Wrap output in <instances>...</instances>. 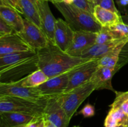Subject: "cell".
<instances>
[{
	"instance_id": "obj_1",
	"label": "cell",
	"mask_w": 128,
	"mask_h": 127,
	"mask_svg": "<svg viewBox=\"0 0 128 127\" xmlns=\"http://www.w3.org/2000/svg\"><path fill=\"white\" fill-rule=\"evenodd\" d=\"M36 52L38 57V67L50 78L70 72L90 61L82 57H72L50 42L47 46Z\"/></svg>"
},
{
	"instance_id": "obj_2",
	"label": "cell",
	"mask_w": 128,
	"mask_h": 127,
	"mask_svg": "<svg viewBox=\"0 0 128 127\" xmlns=\"http://www.w3.org/2000/svg\"><path fill=\"white\" fill-rule=\"evenodd\" d=\"M53 5L74 31H86L98 33L102 28L93 14L72 4L54 2Z\"/></svg>"
},
{
	"instance_id": "obj_3",
	"label": "cell",
	"mask_w": 128,
	"mask_h": 127,
	"mask_svg": "<svg viewBox=\"0 0 128 127\" xmlns=\"http://www.w3.org/2000/svg\"><path fill=\"white\" fill-rule=\"evenodd\" d=\"M46 103L12 96H0V112H14L42 118Z\"/></svg>"
},
{
	"instance_id": "obj_4",
	"label": "cell",
	"mask_w": 128,
	"mask_h": 127,
	"mask_svg": "<svg viewBox=\"0 0 128 127\" xmlns=\"http://www.w3.org/2000/svg\"><path fill=\"white\" fill-rule=\"evenodd\" d=\"M94 90H96V86L90 80L61 95L62 108L70 120L82 102Z\"/></svg>"
},
{
	"instance_id": "obj_5",
	"label": "cell",
	"mask_w": 128,
	"mask_h": 127,
	"mask_svg": "<svg viewBox=\"0 0 128 127\" xmlns=\"http://www.w3.org/2000/svg\"><path fill=\"white\" fill-rule=\"evenodd\" d=\"M38 54L30 58L0 67V82H11L18 81L27 76L38 67Z\"/></svg>"
},
{
	"instance_id": "obj_6",
	"label": "cell",
	"mask_w": 128,
	"mask_h": 127,
	"mask_svg": "<svg viewBox=\"0 0 128 127\" xmlns=\"http://www.w3.org/2000/svg\"><path fill=\"white\" fill-rule=\"evenodd\" d=\"M4 95L20 97L42 103H46L50 97L43 95L37 87H22L20 80L0 82V96Z\"/></svg>"
},
{
	"instance_id": "obj_7",
	"label": "cell",
	"mask_w": 128,
	"mask_h": 127,
	"mask_svg": "<svg viewBox=\"0 0 128 127\" xmlns=\"http://www.w3.org/2000/svg\"><path fill=\"white\" fill-rule=\"evenodd\" d=\"M43 118L56 127H68L71 120L62 106L61 95L50 97L46 101Z\"/></svg>"
},
{
	"instance_id": "obj_8",
	"label": "cell",
	"mask_w": 128,
	"mask_h": 127,
	"mask_svg": "<svg viewBox=\"0 0 128 127\" xmlns=\"http://www.w3.org/2000/svg\"><path fill=\"white\" fill-rule=\"evenodd\" d=\"M98 60L91 59L70 71L68 86L65 93L89 82L100 67Z\"/></svg>"
},
{
	"instance_id": "obj_9",
	"label": "cell",
	"mask_w": 128,
	"mask_h": 127,
	"mask_svg": "<svg viewBox=\"0 0 128 127\" xmlns=\"http://www.w3.org/2000/svg\"><path fill=\"white\" fill-rule=\"evenodd\" d=\"M24 28L20 37L33 51H38L48 46L50 41L40 27L26 18H24Z\"/></svg>"
},
{
	"instance_id": "obj_10",
	"label": "cell",
	"mask_w": 128,
	"mask_h": 127,
	"mask_svg": "<svg viewBox=\"0 0 128 127\" xmlns=\"http://www.w3.org/2000/svg\"><path fill=\"white\" fill-rule=\"evenodd\" d=\"M97 33L86 31H74L73 40L66 51L72 57H81L86 50L96 44Z\"/></svg>"
},
{
	"instance_id": "obj_11",
	"label": "cell",
	"mask_w": 128,
	"mask_h": 127,
	"mask_svg": "<svg viewBox=\"0 0 128 127\" xmlns=\"http://www.w3.org/2000/svg\"><path fill=\"white\" fill-rule=\"evenodd\" d=\"M48 0H38L41 29L48 39L54 44V30L56 19L52 14Z\"/></svg>"
},
{
	"instance_id": "obj_12",
	"label": "cell",
	"mask_w": 128,
	"mask_h": 127,
	"mask_svg": "<svg viewBox=\"0 0 128 127\" xmlns=\"http://www.w3.org/2000/svg\"><path fill=\"white\" fill-rule=\"evenodd\" d=\"M69 83V72L50 78L37 87L43 95L46 97L60 95L65 93Z\"/></svg>"
},
{
	"instance_id": "obj_13",
	"label": "cell",
	"mask_w": 128,
	"mask_h": 127,
	"mask_svg": "<svg viewBox=\"0 0 128 127\" xmlns=\"http://www.w3.org/2000/svg\"><path fill=\"white\" fill-rule=\"evenodd\" d=\"M74 30L64 20L56 19L54 30V44L66 52L73 40Z\"/></svg>"
},
{
	"instance_id": "obj_14",
	"label": "cell",
	"mask_w": 128,
	"mask_h": 127,
	"mask_svg": "<svg viewBox=\"0 0 128 127\" xmlns=\"http://www.w3.org/2000/svg\"><path fill=\"white\" fill-rule=\"evenodd\" d=\"M30 51L33 50L16 32L0 37V57L15 52Z\"/></svg>"
},
{
	"instance_id": "obj_15",
	"label": "cell",
	"mask_w": 128,
	"mask_h": 127,
	"mask_svg": "<svg viewBox=\"0 0 128 127\" xmlns=\"http://www.w3.org/2000/svg\"><path fill=\"white\" fill-rule=\"evenodd\" d=\"M41 118L14 112H0V127H22Z\"/></svg>"
},
{
	"instance_id": "obj_16",
	"label": "cell",
	"mask_w": 128,
	"mask_h": 127,
	"mask_svg": "<svg viewBox=\"0 0 128 127\" xmlns=\"http://www.w3.org/2000/svg\"><path fill=\"white\" fill-rule=\"evenodd\" d=\"M0 18L7 23L16 33L20 34L24 28V18L12 7L0 4Z\"/></svg>"
},
{
	"instance_id": "obj_17",
	"label": "cell",
	"mask_w": 128,
	"mask_h": 127,
	"mask_svg": "<svg viewBox=\"0 0 128 127\" xmlns=\"http://www.w3.org/2000/svg\"><path fill=\"white\" fill-rule=\"evenodd\" d=\"M117 72L115 67H99L90 80L95 85L96 90L108 89L116 92L112 88L111 82Z\"/></svg>"
},
{
	"instance_id": "obj_18",
	"label": "cell",
	"mask_w": 128,
	"mask_h": 127,
	"mask_svg": "<svg viewBox=\"0 0 128 127\" xmlns=\"http://www.w3.org/2000/svg\"><path fill=\"white\" fill-rule=\"evenodd\" d=\"M126 42L120 40H114L104 44H95L82 53L81 57L87 59H100L116 48L117 46Z\"/></svg>"
},
{
	"instance_id": "obj_19",
	"label": "cell",
	"mask_w": 128,
	"mask_h": 127,
	"mask_svg": "<svg viewBox=\"0 0 128 127\" xmlns=\"http://www.w3.org/2000/svg\"><path fill=\"white\" fill-rule=\"evenodd\" d=\"M93 16L102 27H110L123 22L120 13L105 9L98 5L94 7Z\"/></svg>"
},
{
	"instance_id": "obj_20",
	"label": "cell",
	"mask_w": 128,
	"mask_h": 127,
	"mask_svg": "<svg viewBox=\"0 0 128 127\" xmlns=\"http://www.w3.org/2000/svg\"><path fill=\"white\" fill-rule=\"evenodd\" d=\"M21 1L24 18L28 19L41 28L38 0H21Z\"/></svg>"
},
{
	"instance_id": "obj_21",
	"label": "cell",
	"mask_w": 128,
	"mask_h": 127,
	"mask_svg": "<svg viewBox=\"0 0 128 127\" xmlns=\"http://www.w3.org/2000/svg\"><path fill=\"white\" fill-rule=\"evenodd\" d=\"M49 78L43 71L38 68L19 80L22 87H37L46 82Z\"/></svg>"
},
{
	"instance_id": "obj_22",
	"label": "cell",
	"mask_w": 128,
	"mask_h": 127,
	"mask_svg": "<svg viewBox=\"0 0 128 127\" xmlns=\"http://www.w3.org/2000/svg\"><path fill=\"white\" fill-rule=\"evenodd\" d=\"M37 55L35 51H25V52H15L0 57V67L11 65L14 63L22 61L26 59L30 58Z\"/></svg>"
},
{
	"instance_id": "obj_23",
	"label": "cell",
	"mask_w": 128,
	"mask_h": 127,
	"mask_svg": "<svg viewBox=\"0 0 128 127\" xmlns=\"http://www.w3.org/2000/svg\"><path fill=\"white\" fill-rule=\"evenodd\" d=\"M122 43L114 49L112 51L108 53L103 57L99 59L98 63L100 67H114L117 65L118 62L120 54L122 50V47L124 46L125 44Z\"/></svg>"
},
{
	"instance_id": "obj_24",
	"label": "cell",
	"mask_w": 128,
	"mask_h": 127,
	"mask_svg": "<svg viewBox=\"0 0 128 127\" xmlns=\"http://www.w3.org/2000/svg\"><path fill=\"white\" fill-rule=\"evenodd\" d=\"M109 27L110 32L114 40H120L128 42V25L124 22H120Z\"/></svg>"
},
{
	"instance_id": "obj_25",
	"label": "cell",
	"mask_w": 128,
	"mask_h": 127,
	"mask_svg": "<svg viewBox=\"0 0 128 127\" xmlns=\"http://www.w3.org/2000/svg\"><path fill=\"white\" fill-rule=\"evenodd\" d=\"M115 106L120 107L128 115V91L116 92V98L113 102Z\"/></svg>"
},
{
	"instance_id": "obj_26",
	"label": "cell",
	"mask_w": 128,
	"mask_h": 127,
	"mask_svg": "<svg viewBox=\"0 0 128 127\" xmlns=\"http://www.w3.org/2000/svg\"><path fill=\"white\" fill-rule=\"evenodd\" d=\"M108 114L112 116L118 125L122 124L127 125L128 124V115L123 112L121 108H111Z\"/></svg>"
},
{
	"instance_id": "obj_27",
	"label": "cell",
	"mask_w": 128,
	"mask_h": 127,
	"mask_svg": "<svg viewBox=\"0 0 128 127\" xmlns=\"http://www.w3.org/2000/svg\"><path fill=\"white\" fill-rule=\"evenodd\" d=\"M114 38L108 27H102L100 32L97 33L96 44H104L114 41Z\"/></svg>"
},
{
	"instance_id": "obj_28",
	"label": "cell",
	"mask_w": 128,
	"mask_h": 127,
	"mask_svg": "<svg viewBox=\"0 0 128 127\" xmlns=\"http://www.w3.org/2000/svg\"><path fill=\"white\" fill-rule=\"evenodd\" d=\"M128 64V42L125 44L120 54L118 62L116 65V70L118 72L122 67Z\"/></svg>"
},
{
	"instance_id": "obj_29",
	"label": "cell",
	"mask_w": 128,
	"mask_h": 127,
	"mask_svg": "<svg viewBox=\"0 0 128 127\" xmlns=\"http://www.w3.org/2000/svg\"><path fill=\"white\" fill-rule=\"evenodd\" d=\"M95 5H98L100 7L109 10L116 13H120L115 6L114 0H95Z\"/></svg>"
},
{
	"instance_id": "obj_30",
	"label": "cell",
	"mask_w": 128,
	"mask_h": 127,
	"mask_svg": "<svg viewBox=\"0 0 128 127\" xmlns=\"http://www.w3.org/2000/svg\"><path fill=\"white\" fill-rule=\"evenodd\" d=\"M1 4L8 5L18 11L20 14L24 15L23 9L21 0H0Z\"/></svg>"
},
{
	"instance_id": "obj_31",
	"label": "cell",
	"mask_w": 128,
	"mask_h": 127,
	"mask_svg": "<svg viewBox=\"0 0 128 127\" xmlns=\"http://www.w3.org/2000/svg\"><path fill=\"white\" fill-rule=\"evenodd\" d=\"M13 33H15L14 30L3 20L0 18V37L8 36Z\"/></svg>"
},
{
	"instance_id": "obj_32",
	"label": "cell",
	"mask_w": 128,
	"mask_h": 127,
	"mask_svg": "<svg viewBox=\"0 0 128 127\" xmlns=\"http://www.w3.org/2000/svg\"><path fill=\"white\" fill-rule=\"evenodd\" d=\"M79 113L82 115L84 118H89L94 115L95 109L94 107L92 105L87 104L82 108Z\"/></svg>"
},
{
	"instance_id": "obj_33",
	"label": "cell",
	"mask_w": 128,
	"mask_h": 127,
	"mask_svg": "<svg viewBox=\"0 0 128 127\" xmlns=\"http://www.w3.org/2000/svg\"><path fill=\"white\" fill-rule=\"evenodd\" d=\"M116 3L121 9L124 10L128 7V0H116Z\"/></svg>"
},
{
	"instance_id": "obj_34",
	"label": "cell",
	"mask_w": 128,
	"mask_h": 127,
	"mask_svg": "<svg viewBox=\"0 0 128 127\" xmlns=\"http://www.w3.org/2000/svg\"><path fill=\"white\" fill-rule=\"evenodd\" d=\"M42 118H43V117H42ZM41 119L37 120H35V121H34V122H31V123H30L29 125H28L27 127H38L39 123H40V121L41 120Z\"/></svg>"
},
{
	"instance_id": "obj_35",
	"label": "cell",
	"mask_w": 128,
	"mask_h": 127,
	"mask_svg": "<svg viewBox=\"0 0 128 127\" xmlns=\"http://www.w3.org/2000/svg\"><path fill=\"white\" fill-rule=\"evenodd\" d=\"M122 21H123L125 24H126L128 25V13L124 15H122Z\"/></svg>"
},
{
	"instance_id": "obj_36",
	"label": "cell",
	"mask_w": 128,
	"mask_h": 127,
	"mask_svg": "<svg viewBox=\"0 0 128 127\" xmlns=\"http://www.w3.org/2000/svg\"><path fill=\"white\" fill-rule=\"evenodd\" d=\"M38 127H44V120L43 118H41V120L40 121Z\"/></svg>"
},
{
	"instance_id": "obj_37",
	"label": "cell",
	"mask_w": 128,
	"mask_h": 127,
	"mask_svg": "<svg viewBox=\"0 0 128 127\" xmlns=\"http://www.w3.org/2000/svg\"><path fill=\"white\" fill-rule=\"evenodd\" d=\"M44 120H45V119H44ZM46 120V122H47V123H48V127H56V126L52 124V123H51V122H49L48 120Z\"/></svg>"
},
{
	"instance_id": "obj_38",
	"label": "cell",
	"mask_w": 128,
	"mask_h": 127,
	"mask_svg": "<svg viewBox=\"0 0 128 127\" xmlns=\"http://www.w3.org/2000/svg\"><path fill=\"white\" fill-rule=\"evenodd\" d=\"M50 1L53 3L54 2H62V1H64V0H50Z\"/></svg>"
},
{
	"instance_id": "obj_39",
	"label": "cell",
	"mask_w": 128,
	"mask_h": 127,
	"mask_svg": "<svg viewBox=\"0 0 128 127\" xmlns=\"http://www.w3.org/2000/svg\"><path fill=\"white\" fill-rule=\"evenodd\" d=\"M114 127H128L127 125H122V124H120V125H118L115 126Z\"/></svg>"
},
{
	"instance_id": "obj_40",
	"label": "cell",
	"mask_w": 128,
	"mask_h": 127,
	"mask_svg": "<svg viewBox=\"0 0 128 127\" xmlns=\"http://www.w3.org/2000/svg\"><path fill=\"white\" fill-rule=\"evenodd\" d=\"M89 1H90L91 2H92V3H93L94 4H95V0H88Z\"/></svg>"
},
{
	"instance_id": "obj_41",
	"label": "cell",
	"mask_w": 128,
	"mask_h": 127,
	"mask_svg": "<svg viewBox=\"0 0 128 127\" xmlns=\"http://www.w3.org/2000/svg\"><path fill=\"white\" fill-rule=\"evenodd\" d=\"M80 127V126L76 125V126H74V127Z\"/></svg>"
},
{
	"instance_id": "obj_42",
	"label": "cell",
	"mask_w": 128,
	"mask_h": 127,
	"mask_svg": "<svg viewBox=\"0 0 128 127\" xmlns=\"http://www.w3.org/2000/svg\"><path fill=\"white\" fill-rule=\"evenodd\" d=\"M27 126L28 125H25V126H22V127H27Z\"/></svg>"
},
{
	"instance_id": "obj_43",
	"label": "cell",
	"mask_w": 128,
	"mask_h": 127,
	"mask_svg": "<svg viewBox=\"0 0 128 127\" xmlns=\"http://www.w3.org/2000/svg\"><path fill=\"white\" fill-rule=\"evenodd\" d=\"M48 1H50V0H48Z\"/></svg>"
},
{
	"instance_id": "obj_44",
	"label": "cell",
	"mask_w": 128,
	"mask_h": 127,
	"mask_svg": "<svg viewBox=\"0 0 128 127\" xmlns=\"http://www.w3.org/2000/svg\"></svg>"
}]
</instances>
